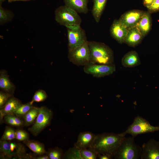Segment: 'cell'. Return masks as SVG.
Here are the masks:
<instances>
[{"instance_id": "6da1fadb", "label": "cell", "mask_w": 159, "mask_h": 159, "mask_svg": "<svg viewBox=\"0 0 159 159\" xmlns=\"http://www.w3.org/2000/svg\"><path fill=\"white\" fill-rule=\"evenodd\" d=\"M125 135L122 132H104L96 135L91 147L98 154H107L114 157Z\"/></svg>"}, {"instance_id": "7a4b0ae2", "label": "cell", "mask_w": 159, "mask_h": 159, "mask_svg": "<svg viewBox=\"0 0 159 159\" xmlns=\"http://www.w3.org/2000/svg\"><path fill=\"white\" fill-rule=\"evenodd\" d=\"M90 63L111 64L114 61L112 50L105 44L94 41H88Z\"/></svg>"}, {"instance_id": "3957f363", "label": "cell", "mask_w": 159, "mask_h": 159, "mask_svg": "<svg viewBox=\"0 0 159 159\" xmlns=\"http://www.w3.org/2000/svg\"><path fill=\"white\" fill-rule=\"evenodd\" d=\"M134 137H125L114 156L115 159H139L142 148L135 142Z\"/></svg>"}, {"instance_id": "277c9868", "label": "cell", "mask_w": 159, "mask_h": 159, "mask_svg": "<svg viewBox=\"0 0 159 159\" xmlns=\"http://www.w3.org/2000/svg\"><path fill=\"white\" fill-rule=\"evenodd\" d=\"M55 19L60 25L66 27L80 25L82 21L77 11L65 5L60 6L56 9Z\"/></svg>"}, {"instance_id": "5b68a950", "label": "cell", "mask_w": 159, "mask_h": 159, "mask_svg": "<svg viewBox=\"0 0 159 159\" xmlns=\"http://www.w3.org/2000/svg\"><path fill=\"white\" fill-rule=\"evenodd\" d=\"M39 114L34 122L28 129L35 136L38 135L50 125L53 115L52 111L46 106H41L39 107Z\"/></svg>"}, {"instance_id": "8992f818", "label": "cell", "mask_w": 159, "mask_h": 159, "mask_svg": "<svg viewBox=\"0 0 159 159\" xmlns=\"http://www.w3.org/2000/svg\"><path fill=\"white\" fill-rule=\"evenodd\" d=\"M158 130L159 126L152 125L145 119L138 115L135 117L133 123L128 127L127 130L122 133L125 135L129 134L135 137L138 135Z\"/></svg>"}, {"instance_id": "52a82bcc", "label": "cell", "mask_w": 159, "mask_h": 159, "mask_svg": "<svg viewBox=\"0 0 159 159\" xmlns=\"http://www.w3.org/2000/svg\"><path fill=\"white\" fill-rule=\"evenodd\" d=\"M88 41L82 45L68 50V57L70 62L76 66H85L90 62Z\"/></svg>"}, {"instance_id": "ba28073f", "label": "cell", "mask_w": 159, "mask_h": 159, "mask_svg": "<svg viewBox=\"0 0 159 159\" xmlns=\"http://www.w3.org/2000/svg\"><path fill=\"white\" fill-rule=\"evenodd\" d=\"M66 28L68 50L80 46L87 41L85 31L80 25L70 26Z\"/></svg>"}, {"instance_id": "9c48e42d", "label": "cell", "mask_w": 159, "mask_h": 159, "mask_svg": "<svg viewBox=\"0 0 159 159\" xmlns=\"http://www.w3.org/2000/svg\"><path fill=\"white\" fill-rule=\"evenodd\" d=\"M84 72L86 73L98 78L111 75L116 70L113 63L111 64H102L90 63L84 66Z\"/></svg>"}, {"instance_id": "30bf717a", "label": "cell", "mask_w": 159, "mask_h": 159, "mask_svg": "<svg viewBox=\"0 0 159 159\" xmlns=\"http://www.w3.org/2000/svg\"><path fill=\"white\" fill-rule=\"evenodd\" d=\"M144 12L139 10H130L124 13L118 20L128 29L136 26Z\"/></svg>"}, {"instance_id": "8fae6325", "label": "cell", "mask_w": 159, "mask_h": 159, "mask_svg": "<svg viewBox=\"0 0 159 159\" xmlns=\"http://www.w3.org/2000/svg\"><path fill=\"white\" fill-rule=\"evenodd\" d=\"M141 159H159V142L154 139L142 145Z\"/></svg>"}, {"instance_id": "7c38bea8", "label": "cell", "mask_w": 159, "mask_h": 159, "mask_svg": "<svg viewBox=\"0 0 159 159\" xmlns=\"http://www.w3.org/2000/svg\"><path fill=\"white\" fill-rule=\"evenodd\" d=\"M128 29L118 20H115L111 26L110 32L112 37L119 43L124 42Z\"/></svg>"}, {"instance_id": "4fadbf2b", "label": "cell", "mask_w": 159, "mask_h": 159, "mask_svg": "<svg viewBox=\"0 0 159 159\" xmlns=\"http://www.w3.org/2000/svg\"><path fill=\"white\" fill-rule=\"evenodd\" d=\"M96 135L90 132H80L74 146L80 150L91 147L94 141Z\"/></svg>"}, {"instance_id": "5bb4252c", "label": "cell", "mask_w": 159, "mask_h": 159, "mask_svg": "<svg viewBox=\"0 0 159 159\" xmlns=\"http://www.w3.org/2000/svg\"><path fill=\"white\" fill-rule=\"evenodd\" d=\"M22 104L21 101L14 97L13 95L11 97L3 107L0 109L1 124L4 122L3 118L4 116L7 114H13Z\"/></svg>"}, {"instance_id": "9a60e30c", "label": "cell", "mask_w": 159, "mask_h": 159, "mask_svg": "<svg viewBox=\"0 0 159 159\" xmlns=\"http://www.w3.org/2000/svg\"><path fill=\"white\" fill-rule=\"evenodd\" d=\"M144 37L138 28L135 26L128 29L124 43L130 46L134 47L141 42Z\"/></svg>"}, {"instance_id": "2e32d148", "label": "cell", "mask_w": 159, "mask_h": 159, "mask_svg": "<svg viewBox=\"0 0 159 159\" xmlns=\"http://www.w3.org/2000/svg\"><path fill=\"white\" fill-rule=\"evenodd\" d=\"M13 140L9 141L12 158L29 159V154L26 153L24 146L21 143Z\"/></svg>"}, {"instance_id": "e0dca14e", "label": "cell", "mask_w": 159, "mask_h": 159, "mask_svg": "<svg viewBox=\"0 0 159 159\" xmlns=\"http://www.w3.org/2000/svg\"><path fill=\"white\" fill-rule=\"evenodd\" d=\"M0 89L1 91L12 95L15 92L16 87L11 81L6 71L1 70L0 72Z\"/></svg>"}, {"instance_id": "ac0fdd59", "label": "cell", "mask_w": 159, "mask_h": 159, "mask_svg": "<svg viewBox=\"0 0 159 159\" xmlns=\"http://www.w3.org/2000/svg\"><path fill=\"white\" fill-rule=\"evenodd\" d=\"M65 6L71 8L78 13L87 14L88 11L89 0H63Z\"/></svg>"}, {"instance_id": "d6986e66", "label": "cell", "mask_w": 159, "mask_h": 159, "mask_svg": "<svg viewBox=\"0 0 159 159\" xmlns=\"http://www.w3.org/2000/svg\"><path fill=\"white\" fill-rule=\"evenodd\" d=\"M122 64L126 67H133L141 64L140 60L137 52L131 51L125 54L121 60Z\"/></svg>"}, {"instance_id": "ffe728a7", "label": "cell", "mask_w": 159, "mask_h": 159, "mask_svg": "<svg viewBox=\"0 0 159 159\" xmlns=\"http://www.w3.org/2000/svg\"><path fill=\"white\" fill-rule=\"evenodd\" d=\"M136 26L144 37L148 33L151 27V18L149 12H144Z\"/></svg>"}, {"instance_id": "44dd1931", "label": "cell", "mask_w": 159, "mask_h": 159, "mask_svg": "<svg viewBox=\"0 0 159 159\" xmlns=\"http://www.w3.org/2000/svg\"><path fill=\"white\" fill-rule=\"evenodd\" d=\"M107 0H93L92 10V15L97 23H98L105 6Z\"/></svg>"}, {"instance_id": "7402d4cb", "label": "cell", "mask_w": 159, "mask_h": 159, "mask_svg": "<svg viewBox=\"0 0 159 159\" xmlns=\"http://www.w3.org/2000/svg\"><path fill=\"white\" fill-rule=\"evenodd\" d=\"M23 142L35 154L43 155L47 153L44 145L39 141L29 139Z\"/></svg>"}, {"instance_id": "603a6c76", "label": "cell", "mask_w": 159, "mask_h": 159, "mask_svg": "<svg viewBox=\"0 0 159 159\" xmlns=\"http://www.w3.org/2000/svg\"><path fill=\"white\" fill-rule=\"evenodd\" d=\"M39 112V107H34L23 117L24 126H29L32 125L37 117Z\"/></svg>"}, {"instance_id": "cb8c5ba5", "label": "cell", "mask_w": 159, "mask_h": 159, "mask_svg": "<svg viewBox=\"0 0 159 159\" xmlns=\"http://www.w3.org/2000/svg\"><path fill=\"white\" fill-rule=\"evenodd\" d=\"M0 158H12L10 148L9 141H0Z\"/></svg>"}, {"instance_id": "d4e9b609", "label": "cell", "mask_w": 159, "mask_h": 159, "mask_svg": "<svg viewBox=\"0 0 159 159\" xmlns=\"http://www.w3.org/2000/svg\"><path fill=\"white\" fill-rule=\"evenodd\" d=\"M47 154L50 159H63L64 155L63 150L57 147L49 149Z\"/></svg>"}, {"instance_id": "484cf974", "label": "cell", "mask_w": 159, "mask_h": 159, "mask_svg": "<svg viewBox=\"0 0 159 159\" xmlns=\"http://www.w3.org/2000/svg\"><path fill=\"white\" fill-rule=\"evenodd\" d=\"M82 159H96L98 154L91 147L87 148L80 150Z\"/></svg>"}, {"instance_id": "4316f807", "label": "cell", "mask_w": 159, "mask_h": 159, "mask_svg": "<svg viewBox=\"0 0 159 159\" xmlns=\"http://www.w3.org/2000/svg\"><path fill=\"white\" fill-rule=\"evenodd\" d=\"M13 14L11 11L3 8L0 6V24L2 25L11 21L13 18Z\"/></svg>"}, {"instance_id": "83f0119b", "label": "cell", "mask_w": 159, "mask_h": 159, "mask_svg": "<svg viewBox=\"0 0 159 159\" xmlns=\"http://www.w3.org/2000/svg\"><path fill=\"white\" fill-rule=\"evenodd\" d=\"M63 159H82L80 150L74 146L64 153Z\"/></svg>"}, {"instance_id": "f1b7e54d", "label": "cell", "mask_w": 159, "mask_h": 159, "mask_svg": "<svg viewBox=\"0 0 159 159\" xmlns=\"http://www.w3.org/2000/svg\"><path fill=\"white\" fill-rule=\"evenodd\" d=\"M34 107L30 102L24 104H22L13 114L20 117H22L24 115Z\"/></svg>"}, {"instance_id": "f546056e", "label": "cell", "mask_w": 159, "mask_h": 159, "mask_svg": "<svg viewBox=\"0 0 159 159\" xmlns=\"http://www.w3.org/2000/svg\"><path fill=\"white\" fill-rule=\"evenodd\" d=\"M15 139V130L9 126H6L1 140L10 141Z\"/></svg>"}, {"instance_id": "4dcf8cb0", "label": "cell", "mask_w": 159, "mask_h": 159, "mask_svg": "<svg viewBox=\"0 0 159 159\" xmlns=\"http://www.w3.org/2000/svg\"><path fill=\"white\" fill-rule=\"evenodd\" d=\"M47 95L44 90L39 89L34 93L32 101L30 102L33 104L34 102H41L45 100L47 98Z\"/></svg>"}, {"instance_id": "1f68e13d", "label": "cell", "mask_w": 159, "mask_h": 159, "mask_svg": "<svg viewBox=\"0 0 159 159\" xmlns=\"http://www.w3.org/2000/svg\"><path fill=\"white\" fill-rule=\"evenodd\" d=\"M29 135L26 131L21 129L15 130V139L19 141L26 140L29 139Z\"/></svg>"}, {"instance_id": "d6a6232c", "label": "cell", "mask_w": 159, "mask_h": 159, "mask_svg": "<svg viewBox=\"0 0 159 159\" xmlns=\"http://www.w3.org/2000/svg\"><path fill=\"white\" fill-rule=\"evenodd\" d=\"M13 95L2 91H0V109L3 107L9 99Z\"/></svg>"}, {"instance_id": "836d02e7", "label": "cell", "mask_w": 159, "mask_h": 159, "mask_svg": "<svg viewBox=\"0 0 159 159\" xmlns=\"http://www.w3.org/2000/svg\"><path fill=\"white\" fill-rule=\"evenodd\" d=\"M14 116V115L13 114L5 115L3 118L4 122L11 126L16 127Z\"/></svg>"}, {"instance_id": "e575fe53", "label": "cell", "mask_w": 159, "mask_h": 159, "mask_svg": "<svg viewBox=\"0 0 159 159\" xmlns=\"http://www.w3.org/2000/svg\"><path fill=\"white\" fill-rule=\"evenodd\" d=\"M150 12H154L159 11V0H154L153 3L147 7Z\"/></svg>"}, {"instance_id": "d590c367", "label": "cell", "mask_w": 159, "mask_h": 159, "mask_svg": "<svg viewBox=\"0 0 159 159\" xmlns=\"http://www.w3.org/2000/svg\"><path fill=\"white\" fill-rule=\"evenodd\" d=\"M29 154L30 159H50L49 156L47 154L37 155V156L32 155V154Z\"/></svg>"}, {"instance_id": "8d00e7d4", "label": "cell", "mask_w": 159, "mask_h": 159, "mask_svg": "<svg viewBox=\"0 0 159 159\" xmlns=\"http://www.w3.org/2000/svg\"><path fill=\"white\" fill-rule=\"evenodd\" d=\"M97 158L99 159H112L113 157L107 154H98Z\"/></svg>"}, {"instance_id": "74e56055", "label": "cell", "mask_w": 159, "mask_h": 159, "mask_svg": "<svg viewBox=\"0 0 159 159\" xmlns=\"http://www.w3.org/2000/svg\"><path fill=\"white\" fill-rule=\"evenodd\" d=\"M154 0H143V4L147 8L150 6Z\"/></svg>"}, {"instance_id": "f35d334b", "label": "cell", "mask_w": 159, "mask_h": 159, "mask_svg": "<svg viewBox=\"0 0 159 159\" xmlns=\"http://www.w3.org/2000/svg\"><path fill=\"white\" fill-rule=\"evenodd\" d=\"M30 0H8V2H12L17 1H26Z\"/></svg>"}, {"instance_id": "ab89813d", "label": "cell", "mask_w": 159, "mask_h": 159, "mask_svg": "<svg viewBox=\"0 0 159 159\" xmlns=\"http://www.w3.org/2000/svg\"><path fill=\"white\" fill-rule=\"evenodd\" d=\"M6 0H0V5H1V4H2V3L4 1Z\"/></svg>"}]
</instances>
